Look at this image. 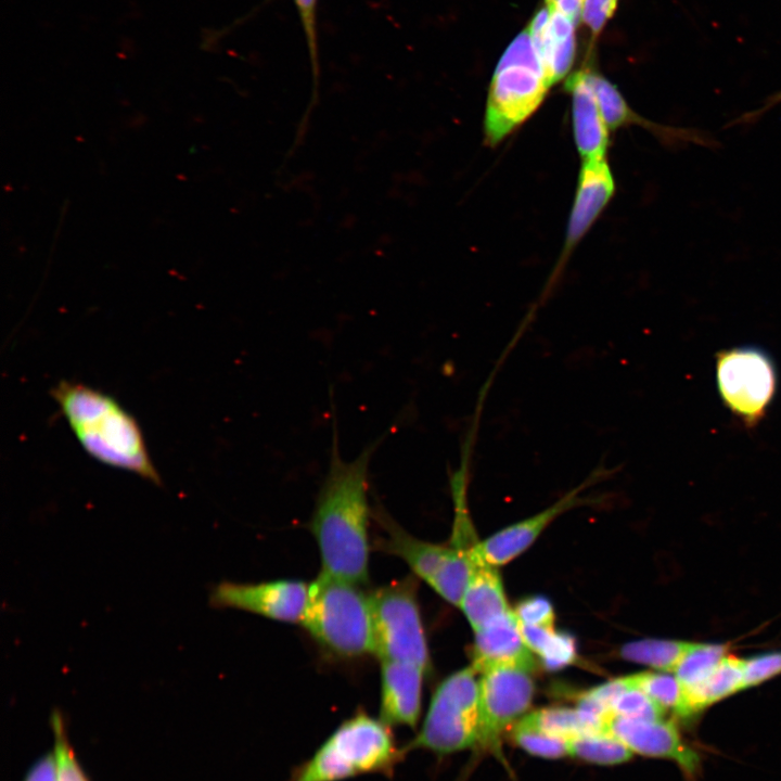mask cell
Here are the masks:
<instances>
[{
	"mask_svg": "<svg viewBox=\"0 0 781 781\" xmlns=\"http://www.w3.org/2000/svg\"><path fill=\"white\" fill-rule=\"evenodd\" d=\"M333 413L330 461L311 518L321 573L359 586L369 577L370 505L368 474L371 458L388 432L367 445L353 460L340 450L337 424Z\"/></svg>",
	"mask_w": 781,
	"mask_h": 781,
	"instance_id": "1",
	"label": "cell"
},
{
	"mask_svg": "<svg viewBox=\"0 0 781 781\" xmlns=\"http://www.w3.org/2000/svg\"><path fill=\"white\" fill-rule=\"evenodd\" d=\"M51 395L91 457L162 485L137 421L114 398L67 381L59 382Z\"/></svg>",
	"mask_w": 781,
	"mask_h": 781,
	"instance_id": "2",
	"label": "cell"
},
{
	"mask_svg": "<svg viewBox=\"0 0 781 781\" xmlns=\"http://www.w3.org/2000/svg\"><path fill=\"white\" fill-rule=\"evenodd\" d=\"M407 752L392 726L360 710L341 722L289 781H344L366 774L393 778Z\"/></svg>",
	"mask_w": 781,
	"mask_h": 781,
	"instance_id": "3",
	"label": "cell"
},
{
	"mask_svg": "<svg viewBox=\"0 0 781 781\" xmlns=\"http://www.w3.org/2000/svg\"><path fill=\"white\" fill-rule=\"evenodd\" d=\"M302 625L334 656L354 658L374 654L370 594L359 585L320 573L309 584Z\"/></svg>",
	"mask_w": 781,
	"mask_h": 781,
	"instance_id": "4",
	"label": "cell"
},
{
	"mask_svg": "<svg viewBox=\"0 0 781 781\" xmlns=\"http://www.w3.org/2000/svg\"><path fill=\"white\" fill-rule=\"evenodd\" d=\"M551 86L525 27L501 55L489 86L485 138L496 145L541 104Z\"/></svg>",
	"mask_w": 781,
	"mask_h": 781,
	"instance_id": "5",
	"label": "cell"
},
{
	"mask_svg": "<svg viewBox=\"0 0 781 781\" xmlns=\"http://www.w3.org/2000/svg\"><path fill=\"white\" fill-rule=\"evenodd\" d=\"M470 666L445 678L435 689L424 719L404 747L437 756L477 746L479 738L478 680Z\"/></svg>",
	"mask_w": 781,
	"mask_h": 781,
	"instance_id": "6",
	"label": "cell"
},
{
	"mask_svg": "<svg viewBox=\"0 0 781 781\" xmlns=\"http://www.w3.org/2000/svg\"><path fill=\"white\" fill-rule=\"evenodd\" d=\"M374 654L428 669L430 655L417 600L415 580L406 577L370 593Z\"/></svg>",
	"mask_w": 781,
	"mask_h": 781,
	"instance_id": "7",
	"label": "cell"
},
{
	"mask_svg": "<svg viewBox=\"0 0 781 781\" xmlns=\"http://www.w3.org/2000/svg\"><path fill=\"white\" fill-rule=\"evenodd\" d=\"M715 376L722 402L747 424L764 417L777 390L774 363L764 349L755 346L721 351L716 359Z\"/></svg>",
	"mask_w": 781,
	"mask_h": 781,
	"instance_id": "8",
	"label": "cell"
},
{
	"mask_svg": "<svg viewBox=\"0 0 781 781\" xmlns=\"http://www.w3.org/2000/svg\"><path fill=\"white\" fill-rule=\"evenodd\" d=\"M530 669L504 666L482 673L478 680L479 738L477 745L500 755L501 735L530 706Z\"/></svg>",
	"mask_w": 781,
	"mask_h": 781,
	"instance_id": "9",
	"label": "cell"
},
{
	"mask_svg": "<svg viewBox=\"0 0 781 781\" xmlns=\"http://www.w3.org/2000/svg\"><path fill=\"white\" fill-rule=\"evenodd\" d=\"M309 597V585L299 580L258 584L222 581L209 593L216 609H238L270 619L302 624Z\"/></svg>",
	"mask_w": 781,
	"mask_h": 781,
	"instance_id": "10",
	"label": "cell"
},
{
	"mask_svg": "<svg viewBox=\"0 0 781 781\" xmlns=\"http://www.w3.org/2000/svg\"><path fill=\"white\" fill-rule=\"evenodd\" d=\"M605 731L620 740L633 754L673 760L689 778L699 772L697 754L683 742L673 721L613 716Z\"/></svg>",
	"mask_w": 781,
	"mask_h": 781,
	"instance_id": "11",
	"label": "cell"
},
{
	"mask_svg": "<svg viewBox=\"0 0 781 781\" xmlns=\"http://www.w3.org/2000/svg\"><path fill=\"white\" fill-rule=\"evenodd\" d=\"M602 469L593 471L581 485L567 492L560 500L533 516L510 525L489 538L473 546L474 553L484 562L497 566L505 564L524 552L560 514L580 504L578 495L587 486L602 477Z\"/></svg>",
	"mask_w": 781,
	"mask_h": 781,
	"instance_id": "12",
	"label": "cell"
},
{
	"mask_svg": "<svg viewBox=\"0 0 781 781\" xmlns=\"http://www.w3.org/2000/svg\"><path fill=\"white\" fill-rule=\"evenodd\" d=\"M590 80L597 101L610 129L626 125H638L654 135L663 144L670 148L695 144L708 149L719 146L717 140L708 132L687 127L656 124L635 113L615 85L602 75L590 71Z\"/></svg>",
	"mask_w": 781,
	"mask_h": 781,
	"instance_id": "13",
	"label": "cell"
},
{
	"mask_svg": "<svg viewBox=\"0 0 781 781\" xmlns=\"http://www.w3.org/2000/svg\"><path fill=\"white\" fill-rule=\"evenodd\" d=\"M421 666L404 661H381L380 718L389 726L415 730L422 713L424 674Z\"/></svg>",
	"mask_w": 781,
	"mask_h": 781,
	"instance_id": "14",
	"label": "cell"
},
{
	"mask_svg": "<svg viewBox=\"0 0 781 781\" xmlns=\"http://www.w3.org/2000/svg\"><path fill=\"white\" fill-rule=\"evenodd\" d=\"M504 666L534 667L532 651L512 610L475 631L472 667L476 673Z\"/></svg>",
	"mask_w": 781,
	"mask_h": 781,
	"instance_id": "15",
	"label": "cell"
},
{
	"mask_svg": "<svg viewBox=\"0 0 781 781\" xmlns=\"http://www.w3.org/2000/svg\"><path fill=\"white\" fill-rule=\"evenodd\" d=\"M572 94L576 146L585 159L604 157L609 133L590 80V68L573 73L565 84Z\"/></svg>",
	"mask_w": 781,
	"mask_h": 781,
	"instance_id": "16",
	"label": "cell"
},
{
	"mask_svg": "<svg viewBox=\"0 0 781 781\" xmlns=\"http://www.w3.org/2000/svg\"><path fill=\"white\" fill-rule=\"evenodd\" d=\"M542 61L547 79L552 86L564 78L574 62L576 22L555 8L549 21L536 17L526 26Z\"/></svg>",
	"mask_w": 781,
	"mask_h": 781,
	"instance_id": "17",
	"label": "cell"
},
{
	"mask_svg": "<svg viewBox=\"0 0 781 781\" xmlns=\"http://www.w3.org/2000/svg\"><path fill=\"white\" fill-rule=\"evenodd\" d=\"M614 190V179L605 158L585 159L567 227V247H572L588 231Z\"/></svg>",
	"mask_w": 781,
	"mask_h": 781,
	"instance_id": "18",
	"label": "cell"
},
{
	"mask_svg": "<svg viewBox=\"0 0 781 781\" xmlns=\"http://www.w3.org/2000/svg\"><path fill=\"white\" fill-rule=\"evenodd\" d=\"M473 554L475 563L459 607L476 631L511 609L496 566Z\"/></svg>",
	"mask_w": 781,
	"mask_h": 781,
	"instance_id": "19",
	"label": "cell"
},
{
	"mask_svg": "<svg viewBox=\"0 0 781 781\" xmlns=\"http://www.w3.org/2000/svg\"><path fill=\"white\" fill-rule=\"evenodd\" d=\"M742 689H745L744 660L725 655L704 681L686 689L689 713H696Z\"/></svg>",
	"mask_w": 781,
	"mask_h": 781,
	"instance_id": "20",
	"label": "cell"
},
{
	"mask_svg": "<svg viewBox=\"0 0 781 781\" xmlns=\"http://www.w3.org/2000/svg\"><path fill=\"white\" fill-rule=\"evenodd\" d=\"M690 645L677 640L642 639L624 644L620 655L627 661L674 673Z\"/></svg>",
	"mask_w": 781,
	"mask_h": 781,
	"instance_id": "21",
	"label": "cell"
},
{
	"mask_svg": "<svg viewBox=\"0 0 781 781\" xmlns=\"http://www.w3.org/2000/svg\"><path fill=\"white\" fill-rule=\"evenodd\" d=\"M633 753L606 731L585 732L568 741V756L597 765H618L628 761Z\"/></svg>",
	"mask_w": 781,
	"mask_h": 781,
	"instance_id": "22",
	"label": "cell"
},
{
	"mask_svg": "<svg viewBox=\"0 0 781 781\" xmlns=\"http://www.w3.org/2000/svg\"><path fill=\"white\" fill-rule=\"evenodd\" d=\"M627 679L665 710L671 709L683 717L690 715L686 689L675 674L645 671L627 676Z\"/></svg>",
	"mask_w": 781,
	"mask_h": 781,
	"instance_id": "23",
	"label": "cell"
},
{
	"mask_svg": "<svg viewBox=\"0 0 781 781\" xmlns=\"http://www.w3.org/2000/svg\"><path fill=\"white\" fill-rule=\"evenodd\" d=\"M727 655V646L719 643H691L674 674L686 689L704 681Z\"/></svg>",
	"mask_w": 781,
	"mask_h": 781,
	"instance_id": "24",
	"label": "cell"
},
{
	"mask_svg": "<svg viewBox=\"0 0 781 781\" xmlns=\"http://www.w3.org/2000/svg\"><path fill=\"white\" fill-rule=\"evenodd\" d=\"M50 727L53 733L57 781H90L73 747L66 717L62 710L57 708L52 710Z\"/></svg>",
	"mask_w": 781,
	"mask_h": 781,
	"instance_id": "25",
	"label": "cell"
},
{
	"mask_svg": "<svg viewBox=\"0 0 781 781\" xmlns=\"http://www.w3.org/2000/svg\"><path fill=\"white\" fill-rule=\"evenodd\" d=\"M511 737L530 755L552 759L568 755V742L539 729L527 714L511 727Z\"/></svg>",
	"mask_w": 781,
	"mask_h": 781,
	"instance_id": "26",
	"label": "cell"
},
{
	"mask_svg": "<svg viewBox=\"0 0 781 781\" xmlns=\"http://www.w3.org/2000/svg\"><path fill=\"white\" fill-rule=\"evenodd\" d=\"M527 716L542 731L565 741L590 731L582 722L577 709L567 707H546L534 710Z\"/></svg>",
	"mask_w": 781,
	"mask_h": 781,
	"instance_id": "27",
	"label": "cell"
},
{
	"mask_svg": "<svg viewBox=\"0 0 781 781\" xmlns=\"http://www.w3.org/2000/svg\"><path fill=\"white\" fill-rule=\"evenodd\" d=\"M611 712L613 716L626 719L657 720L664 717L666 710L628 681V687L611 703Z\"/></svg>",
	"mask_w": 781,
	"mask_h": 781,
	"instance_id": "28",
	"label": "cell"
},
{
	"mask_svg": "<svg viewBox=\"0 0 781 781\" xmlns=\"http://www.w3.org/2000/svg\"><path fill=\"white\" fill-rule=\"evenodd\" d=\"M538 655L548 669L563 668L576 658L575 641L571 635L555 630Z\"/></svg>",
	"mask_w": 781,
	"mask_h": 781,
	"instance_id": "29",
	"label": "cell"
},
{
	"mask_svg": "<svg viewBox=\"0 0 781 781\" xmlns=\"http://www.w3.org/2000/svg\"><path fill=\"white\" fill-rule=\"evenodd\" d=\"M294 3L304 30L316 88L319 73L317 29L318 0H294Z\"/></svg>",
	"mask_w": 781,
	"mask_h": 781,
	"instance_id": "30",
	"label": "cell"
},
{
	"mask_svg": "<svg viewBox=\"0 0 781 781\" xmlns=\"http://www.w3.org/2000/svg\"><path fill=\"white\" fill-rule=\"evenodd\" d=\"M781 674V651H772L744 660L745 688L758 686Z\"/></svg>",
	"mask_w": 781,
	"mask_h": 781,
	"instance_id": "31",
	"label": "cell"
},
{
	"mask_svg": "<svg viewBox=\"0 0 781 781\" xmlns=\"http://www.w3.org/2000/svg\"><path fill=\"white\" fill-rule=\"evenodd\" d=\"M514 614L521 624L554 629V611L550 601L543 597H530L521 601Z\"/></svg>",
	"mask_w": 781,
	"mask_h": 781,
	"instance_id": "32",
	"label": "cell"
},
{
	"mask_svg": "<svg viewBox=\"0 0 781 781\" xmlns=\"http://www.w3.org/2000/svg\"><path fill=\"white\" fill-rule=\"evenodd\" d=\"M618 0H584L579 20L598 38L607 21L616 11Z\"/></svg>",
	"mask_w": 781,
	"mask_h": 781,
	"instance_id": "33",
	"label": "cell"
},
{
	"mask_svg": "<svg viewBox=\"0 0 781 781\" xmlns=\"http://www.w3.org/2000/svg\"><path fill=\"white\" fill-rule=\"evenodd\" d=\"M22 781H57L54 753L48 752L40 756L27 770Z\"/></svg>",
	"mask_w": 781,
	"mask_h": 781,
	"instance_id": "34",
	"label": "cell"
},
{
	"mask_svg": "<svg viewBox=\"0 0 781 781\" xmlns=\"http://www.w3.org/2000/svg\"><path fill=\"white\" fill-rule=\"evenodd\" d=\"M781 103V90L770 94L760 106L755 110L745 112L731 120L728 126L751 125L760 119L766 113Z\"/></svg>",
	"mask_w": 781,
	"mask_h": 781,
	"instance_id": "35",
	"label": "cell"
},
{
	"mask_svg": "<svg viewBox=\"0 0 781 781\" xmlns=\"http://www.w3.org/2000/svg\"><path fill=\"white\" fill-rule=\"evenodd\" d=\"M584 0H559L556 8L571 17L574 22H578Z\"/></svg>",
	"mask_w": 781,
	"mask_h": 781,
	"instance_id": "36",
	"label": "cell"
},
{
	"mask_svg": "<svg viewBox=\"0 0 781 781\" xmlns=\"http://www.w3.org/2000/svg\"><path fill=\"white\" fill-rule=\"evenodd\" d=\"M559 0H545V5L549 9V11H552L556 8Z\"/></svg>",
	"mask_w": 781,
	"mask_h": 781,
	"instance_id": "37",
	"label": "cell"
}]
</instances>
